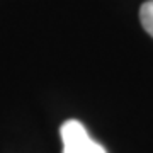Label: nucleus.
I'll return each mask as SVG.
<instances>
[{
	"label": "nucleus",
	"mask_w": 153,
	"mask_h": 153,
	"mask_svg": "<svg viewBox=\"0 0 153 153\" xmlns=\"http://www.w3.org/2000/svg\"><path fill=\"white\" fill-rule=\"evenodd\" d=\"M60 136L63 141V153H105L104 146L94 141L83 124L76 119H68L61 124Z\"/></svg>",
	"instance_id": "1"
},
{
	"label": "nucleus",
	"mask_w": 153,
	"mask_h": 153,
	"mask_svg": "<svg viewBox=\"0 0 153 153\" xmlns=\"http://www.w3.org/2000/svg\"><path fill=\"white\" fill-rule=\"evenodd\" d=\"M140 22L143 29L153 38V0H148L140 7Z\"/></svg>",
	"instance_id": "2"
}]
</instances>
